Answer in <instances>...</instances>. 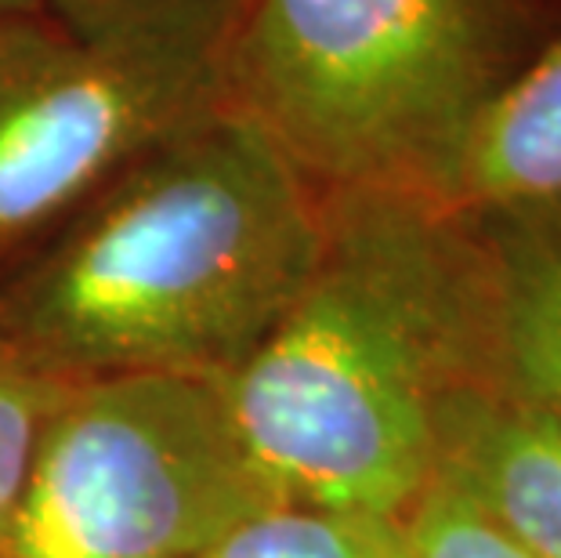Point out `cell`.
<instances>
[{
  "label": "cell",
  "mask_w": 561,
  "mask_h": 558,
  "mask_svg": "<svg viewBox=\"0 0 561 558\" xmlns=\"http://www.w3.org/2000/svg\"><path fill=\"white\" fill-rule=\"evenodd\" d=\"M493 385L504 360L485 225L410 189L322 196L301 291L221 382L283 504L385 522L435 482L449 410Z\"/></svg>",
  "instance_id": "6da1fadb"
},
{
  "label": "cell",
  "mask_w": 561,
  "mask_h": 558,
  "mask_svg": "<svg viewBox=\"0 0 561 558\" xmlns=\"http://www.w3.org/2000/svg\"><path fill=\"white\" fill-rule=\"evenodd\" d=\"M322 196L254 121L218 105L0 276V341L66 382H225L301 291Z\"/></svg>",
  "instance_id": "7a4b0ae2"
},
{
  "label": "cell",
  "mask_w": 561,
  "mask_h": 558,
  "mask_svg": "<svg viewBox=\"0 0 561 558\" xmlns=\"http://www.w3.org/2000/svg\"><path fill=\"white\" fill-rule=\"evenodd\" d=\"M561 33V0H243L225 105L322 193L442 196L474 124Z\"/></svg>",
  "instance_id": "3957f363"
},
{
  "label": "cell",
  "mask_w": 561,
  "mask_h": 558,
  "mask_svg": "<svg viewBox=\"0 0 561 558\" xmlns=\"http://www.w3.org/2000/svg\"><path fill=\"white\" fill-rule=\"evenodd\" d=\"M283 504L221 382H80L47 424L0 558H188Z\"/></svg>",
  "instance_id": "277c9868"
},
{
  "label": "cell",
  "mask_w": 561,
  "mask_h": 558,
  "mask_svg": "<svg viewBox=\"0 0 561 558\" xmlns=\"http://www.w3.org/2000/svg\"><path fill=\"white\" fill-rule=\"evenodd\" d=\"M218 105L221 52L99 47L51 15L11 33L0 44V276Z\"/></svg>",
  "instance_id": "5b68a950"
},
{
  "label": "cell",
  "mask_w": 561,
  "mask_h": 558,
  "mask_svg": "<svg viewBox=\"0 0 561 558\" xmlns=\"http://www.w3.org/2000/svg\"><path fill=\"white\" fill-rule=\"evenodd\" d=\"M540 558H561V418L493 385L442 429L438 475Z\"/></svg>",
  "instance_id": "8992f818"
},
{
  "label": "cell",
  "mask_w": 561,
  "mask_h": 558,
  "mask_svg": "<svg viewBox=\"0 0 561 558\" xmlns=\"http://www.w3.org/2000/svg\"><path fill=\"white\" fill-rule=\"evenodd\" d=\"M438 200L474 215L561 210V33L474 124Z\"/></svg>",
  "instance_id": "52a82bcc"
},
{
  "label": "cell",
  "mask_w": 561,
  "mask_h": 558,
  "mask_svg": "<svg viewBox=\"0 0 561 558\" xmlns=\"http://www.w3.org/2000/svg\"><path fill=\"white\" fill-rule=\"evenodd\" d=\"M479 218L496 258L504 385L561 418V210Z\"/></svg>",
  "instance_id": "ba28073f"
},
{
  "label": "cell",
  "mask_w": 561,
  "mask_h": 558,
  "mask_svg": "<svg viewBox=\"0 0 561 558\" xmlns=\"http://www.w3.org/2000/svg\"><path fill=\"white\" fill-rule=\"evenodd\" d=\"M243 0H44L51 19L99 47L225 52Z\"/></svg>",
  "instance_id": "9c48e42d"
},
{
  "label": "cell",
  "mask_w": 561,
  "mask_h": 558,
  "mask_svg": "<svg viewBox=\"0 0 561 558\" xmlns=\"http://www.w3.org/2000/svg\"><path fill=\"white\" fill-rule=\"evenodd\" d=\"M188 558H396V522L276 504Z\"/></svg>",
  "instance_id": "30bf717a"
},
{
  "label": "cell",
  "mask_w": 561,
  "mask_h": 558,
  "mask_svg": "<svg viewBox=\"0 0 561 558\" xmlns=\"http://www.w3.org/2000/svg\"><path fill=\"white\" fill-rule=\"evenodd\" d=\"M80 382L44 371L0 341V551L33 479L47 424Z\"/></svg>",
  "instance_id": "8fae6325"
},
{
  "label": "cell",
  "mask_w": 561,
  "mask_h": 558,
  "mask_svg": "<svg viewBox=\"0 0 561 558\" xmlns=\"http://www.w3.org/2000/svg\"><path fill=\"white\" fill-rule=\"evenodd\" d=\"M396 558H540L496 526L468 493L435 479L396 522Z\"/></svg>",
  "instance_id": "7c38bea8"
},
{
  "label": "cell",
  "mask_w": 561,
  "mask_h": 558,
  "mask_svg": "<svg viewBox=\"0 0 561 558\" xmlns=\"http://www.w3.org/2000/svg\"><path fill=\"white\" fill-rule=\"evenodd\" d=\"M51 11L44 8V0H0V44H4L11 33H19L22 26L37 22Z\"/></svg>",
  "instance_id": "4fadbf2b"
}]
</instances>
